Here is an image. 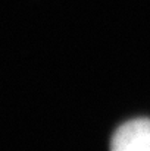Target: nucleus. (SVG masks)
I'll list each match as a JSON object with an SVG mask.
<instances>
[{"label": "nucleus", "mask_w": 150, "mask_h": 151, "mask_svg": "<svg viewBox=\"0 0 150 151\" xmlns=\"http://www.w3.org/2000/svg\"><path fill=\"white\" fill-rule=\"evenodd\" d=\"M110 151H150V119L121 125L112 137Z\"/></svg>", "instance_id": "f257e3e1"}]
</instances>
